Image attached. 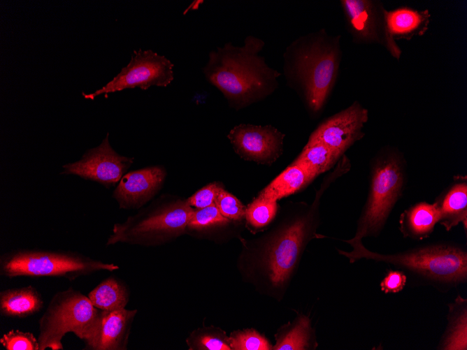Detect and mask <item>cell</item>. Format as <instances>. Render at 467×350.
<instances>
[{"instance_id":"1","label":"cell","mask_w":467,"mask_h":350,"mask_svg":"<svg viewBox=\"0 0 467 350\" xmlns=\"http://www.w3.org/2000/svg\"><path fill=\"white\" fill-rule=\"evenodd\" d=\"M264 45L263 40L250 35L242 46L229 42L209 52L208 61L202 68L204 76L234 109L264 99L279 86L281 73L259 55Z\"/></svg>"},{"instance_id":"2","label":"cell","mask_w":467,"mask_h":350,"mask_svg":"<svg viewBox=\"0 0 467 350\" xmlns=\"http://www.w3.org/2000/svg\"><path fill=\"white\" fill-rule=\"evenodd\" d=\"M340 38L322 29L299 37L283 54L288 85L301 93L313 112L322 108L335 84L341 59Z\"/></svg>"},{"instance_id":"3","label":"cell","mask_w":467,"mask_h":350,"mask_svg":"<svg viewBox=\"0 0 467 350\" xmlns=\"http://www.w3.org/2000/svg\"><path fill=\"white\" fill-rule=\"evenodd\" d=\"M353 249L338 250L353 263L361 258L382 262L407 272L424 284L437 288H450L467 279V254L461 247L452 244H436L405 251L384 254L366 249L361 240H348Z\"/></svg>"},{"instance_id":"4","label":"cell","mask_w":467,"mask_h":350,"mask_svg":"<svg viewBox=\"0 0 467 350\" xmlns=\"http://www.w3.org/2000/svg\"><path fill=\"white\" fill-rule=\"evenodd\" d=\"M118 268L113 263L72 251L22 248L0 256V275L8 278L62 277L72 281L99 271Z\"/></svg>"},{"instance_id":"5","label":"cell","mask_w":467,"mask_h":350,"mask_svg":"<svg viewBox=\"0 0 467 350\" xmlns=\"http://www.w3.org/2000/svg\"><path fill=\"white\" fill-rule=\"evenodd\" d=\"M100 313L78 290L69 287L57 292L38 320L39 350H62V339L68 333L87 343L94 333Z\"/></svg>"},{"instance_id":"6","label":"cell","mask_w":467,"mask_h":350,"mask_svg":"<svg viewBox=\"0 0 467 350\" xmlns=\"http://www.w3.org/2000/svg\"><path fill=\"white\" fill-rule=\"evenodd\" d=\"M405 183V163L396 152L377 156L371 168L368 195L353 240L377 237L401 196Z\"/></svg>"},{"instance_id":"7","label":"cell","mask_w":467,"mask_h":350,"mask_svg":"<svg viewBox=\"0 0 467 350\" xmlns=\"http://www.w3.org/2000/svg\"><path fill=\"white\" fill-rule=\"evenodd\" d=\"M194 209L187 200L174 204L152 205L124 222L116 224L106 245L118 242L155 245L182 233Z\"/></svg>"},{"instance_id":"8","label":"cell","mask_w":467,"mask_h":350,"mask_svg":"<svg viewBox=\"0 0 467 350\" xmlns=\"http://www.w3.org/2000/svg\"><path fill=\"white\" fill-rule=\"evenodd\" d=\"M173 64L166 57L151 50H134L129 64L106 85L93 93L82 95L93 100L99 95L138 87H166L174 79Z\"/></svg>"},{"instance_id":"9","label":"cell","mask_w":467,"mask_h":350,"mask_svg":"<svg viewBox=\"0 0 467 350\" xmlns=\"http://www.w3.org/2000/svg\"><path fill=\"white\" fill-rule=\"evenodd\" d=\"M108 136V133L99 145L87 150L78 161L64 164L61 174L76 175L107 188L119 182L134 159L115 152Z\"/></svg>"},{"instance_id":"10","label":"cell","mask_w":467,"mask_h":350,"mask_svg":"<svg viewBox=\"0 0 467 350\" xmlns=\"http://www.w3.org/2000/svg\"><path fill=\"white\" fill-rule=\"evenodd\" d=\"M349 31L356 43H381L389 52L399 59L401 51L395 40L388 34L385 21V8L370 0H342Z\"/></svg>"},{"instance_id":"11","label":"cell","mask_w":467,"mask_h":350,"mask_svg":"<svg viewBox=\"0 0 467 350\" xmlns=\"http://www.w3.org/2000/svg\"><path fill=\"white\" fill-rule=\"evenodd\" d=\"M285 134L271 125L240 124L227 138L242 159L261 164H272L282 154Z\"/></svg>"},{"instance_id":"12","label":"cell","mask_w":467,"mask_h":350,"mask_svg":"<svg viewBox=\"0 0 467 350\" xmlns=\"http://www.w3.org/2000/svg\"><path fill=\"white\" fill-rule=\"evenodd\" d=\"M368 110L355 101L324 121L310 136L308 143L319 142L343 155L364 136Z\"/></svg>"},{"instance_id":"13","label":"cell","mask_w":467,"mask_h":350,"mask_svg":"<svg viewBox=\"0 0 467 350\" xmlns=\"http://www.w3.org/2000/svg\"><path fill=\"white\" fill-rule=\"evenodd\" d=\"M164 169L153 166L126 173L113 191V198L122 209H136L149 201L161 189Z\"/></svg>"},{"instance_id":"14","label":"cell","mask_w":467,"mask_h":350,"mask_svg":"<svg viewBox=\"0 0 467 350\" xmlns=\"http://www.w3.org/2000/svg\"><path fill=\"white\" fill-rule=\"evenodd\" d=\"M136 309L125 308L112 311L101 310L92 337L85 344V349H126L131 323Z\"/></svg>"},{"instance_id":"15","label":"cell","mask_w":467,"mask_h":350,"mask_svg":"<svg viewBox=\"0 0 467 350\" xmlns=\"http://www.w3.org/2000/svg\"><path fill=\"white\" fill-rule=\"evenodd\" d=\"M44 305L41 293L32 285L0 291V313L13 319H24L40 312Z\"/></svg>"},{"instance_id":"16","label":"cell","mask_w":467,"mask_h":350,"mask_svg":"<svg viewBox=\"0 0 467 350\" xmlns=\"http://www.w3.org/2000/svg\"><path fill=\"white\" fill-rule=\"evenodd\" d=\"M430 13L427 10L419 11L408 7H402L391 11H385L387 31L394 40L410 39L415 36H422L428 29Z\"/></svg>"},{"instance_id":"17","label":"cell","mask_w":467,"mask_h":350,"mask_svg":"<svg viewBox=\"0 0 467 350\" xmlns=\"http://www.w3.org/2000/svg\"><path fill=\"white\" fill-rule=\"evenodd\" d=\"M454 184L434 203L439 213V223L449 231L460 223L467 225V183Z\"/></svg>"},{"instance_id":"18","label":"cell","mask_w":467,"mask_h":350,"mask_svg":"<svg viewBox=\"0 0 467 350\" xmlns=\"http://www.w3.org/2000/svg\"><path fill=\"white\" fill-rule=\"evenodd\" d=\"M439 221V213L434 203H417L400 216L399 228L405 238L422 240L429 236Z\"/></svg>"},{"instance_id":"19","label":"cell","mask_w":467,"mask_h":350,"mask_svg":"<svg viewBox=\"0 0 467 350\" xmlns=\"http://www.w3.org/2000/svg\"><path fill=\"white\" fill-rule=\"evenodd\" d=\"M314 178L301 165L292 163L259 194V196L278 200L306 187Z\"/></svg>"},{"instance_id":"20","label":"cell","mask_w":467,"mask_h":350,"mask_svg":"<svg viewBox=\"0 0 467 350\" xmlns=\"http://www.w3.org/2000/svg\"><path fill=\"white\" fill-rule=\"evenodd\" d=\"M341 156L323 143H307L293 163L304 167L316 177L332 168Z\"/></svg>"},{"instance_id":"21","label":"cell","mask_w":467,"mask_h":350,"mask_svg":"<svg viewBox=\"0 0 467 350\" xmlns=\"http://www.w3.org/2000/svg\"><path fill=\"white\" fill-rule=\"evenodd\" d=\"M87 296L95 307L106 311L124 308L129 300L127 289L113 277L103 280Z\"/></svg>"},{"instance_id":"22","label":"cell","mask_w":467,"mask_h":350,"mask_svg":"<svg viewBox=\"0 0 467 350\" xmlns=\"http://www.w3.org/2000/svg\"><path fill=\"white\" fill-rule=\"evenodd\" d=\"M448 327L440 349H466V300L458 296L450 305Z\"/></svg>"},{"instance_id":"23","label":"cell","mask_w":467,"mask_h":350,"mask_svg":"<svg viewBox=\"0 0 467 350\" xmlns=\"http://www.w3.org/2000/svg\"><path fill=\"white\" fill-rule=\"evenodd\" d=\"M312 329L310 320L302 316L285 331L276 337L275 350H302L309 347Z\"/></svg>"},{"instance_id":"24","label":"cell","mask_w":467,"mask_h":350,"mask_svg":"<svg viewBox=\"0 0 467 350\" xmlns=\"http://www.w3.org/2000/svg\"><path fill=\"white\" fill-rule=\"evenodd\" d=\"M277 200L258 196L245 209V217L252 227L261 228L268 225L276 214Z\"/></svg>"},{"instance_id":"25","label":"cell","mask_w":467,"mask_h":350,"mask_svg":"<svg viewBox=\"0 0 467 350\" xmlns=\"http://www.w3.org/2000/svg\"><path fill=\"white\" fill-rule=\"evenodd\" d=\"M228 338L234 350H268L273 347L264 337L252 329L234 332Z\"/></svg>"},{"instance_id":"26","label":"cell","mask_w":467,"mask_h":350,"mask_svg":"<svg viewBox=\"0 0 467 350\" xmlns=\"http://www.w3.org/2000/svg\"><path fill=\"white\" fill-rule=\"evenodd\" d=\"M229 221L222 215L214 203L206 207L194 210L187 227L199 230L217 225H224Z\"/></svg>"},{"instance_id":"27","label":"cell","mask_w":467,"mask_h":350,"mask_svg":"<svg viewBox=\"0 0 467 350\" xmlns=\"http://www.w3.org/2000/svg\"><path fill=\"white\" fill-rule=\"evenodd\" d=\"M0 344L6 350H39L38 339L32 333L17 329L4 333Z\"/></svg>"},{"instance_id":"28","label":"cell","mask_w":467,"mask_h":350,"mask_svg":"<svg viewBox=\"0 0 467 350\" xmlns=\"http://www.w3.org/2000/svg\"><path fill=\"white\" fill-rule=\"evenodd\" d=\"M190 349L231 350L229 338L222 331H203L190 339Z\"/></svg>"},{"instance_id":"29","label":"cell","mask_w":467,"mask_h":350,"mask_svg":"<svg viewBox=\"0 0 467 350\" xmlns=\"http://www.w3.org/2000/svg\"><path fill=\"white\" fill-rule=\"evenodd\" d=\"M222 216L229 220L240 221L245 217L246 207L230 193L222 189L215 202Z\"/></svg>"},{"instance_id":"30","label":"cell","mask_w":467,"mask_h":350,"mask_svg":"<svg viewBox=\"0 0 467 350\" xmlns=\"http://www.w3.org/2000/svg\"><path fill=\"white\" fill-rule=\"evenodd\" d=\"M223 189L218 183H210L189 197L187 202L191 207L203 208L214 204L220 190Z\"/></svg>"},{"instance_id":"31","label":"cell","mask_w":467,"mask_h":350,"mask_svg":"<svg viewBox=\"0 0 467 350\" xmlns=\"http://www.w3.org/2000/svg\"><path fill=\"white\" fill-rule=\"evenodd\" d=\"M407 283L406 275L401 270H390L380 282V288L385 293H398Z\"/></svg>"}]
</instances>
